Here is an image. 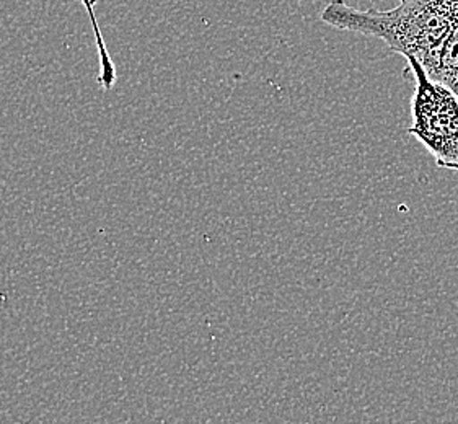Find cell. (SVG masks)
Listing matches in <instances>:
<instances>
[{
    "mask_svg": "<svg viewBox=\"0 0 458 424\" xmlns=\"http://www.w3.org/2000/svg\"><path fill=\"white\" fill-rule=\"evenodd\" d=\"M457 15L458 0H398L390 10H360L346 0H331L321 12V21L378 38L394 53L411 55L426 67L437 55Z\"/></svg>",
    "mask_w": 458,
    "mask_h": 424,
    "instance_id": "cell-1",
    "label": "cell"
},
{
    "mask_svg": "<svg viewBox=\"0 0 458 424\" xmlns=\"http://www.w3.org/2000/svg\"><path fill=\"white\" fill-rule=\"evenodd\" d=\"M404 59L414 79L408 132L428 148L437 166L458 172V97L431 79L418 59Z\"/></svg>",
    "mask_w": 458,
    "mask_h": 424,
    "instance_id": "cell-2",
    "label": "cell"
},
{
    "mask_svg": "<svg viewBox=\"0 0 458 424\" xmlns=\"http://www.w3.org/2000/svg\"><path fill=\"white\" fill-rule=\"evenodd\" d=\"M424 71L434 81L447 85L458 97V15L437 55Z\"/></svg>",
    "mask_w": 458,
    "mask_h": 424,
    "instance_id": "cell-3",
    "label": "cell"
}]
</instances>
